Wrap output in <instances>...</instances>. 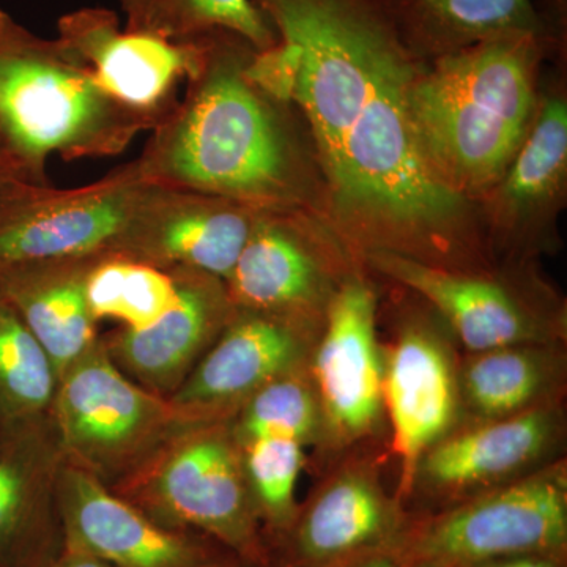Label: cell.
<instances>
[{"label":"cell","mask_w":567,"mask_h":567,"mask_svg":"<svg viewBox=\"0 0 567 567\" xmlns=\"http://www.w3.org/2000/svg\"><path fill=\"white\" fill-rule=\"evenodd\" d=\"M300 52L293 106L320 174L322 223L360 260L393 252L456 271L492 270L480 205L429 162L413 114L425 61L393 0H252Z\"/></svg>","instance_id":"6da1fadb"},{"label":"cell","mask_w":567,"mask_h":567,"mask_svg":"<svg viewBox=\"0 0 567 567\" xmlns=\"http://www.w3.org/2000/svg\"><path fill=\"white\" fill-rule=\"evenodd\" d=\"M196 40L200 61L185 81V96L134 159L142 178L322 221L319 174L290 104L246 76L257 51L230 32Z\"/></svg>","instance_id":"7a4b0ae2"},{"label":"cell","mask_w":567,"mask_h":567,"mask_svg":"<svg viewBox=\"0 0 567 567\" xmlns=\"http://www.w3.org/2000/svg\"><path fill=\"white\" fill-rule=\"evenodd\" d=\"M550 39L511 37L425 62L413 114L429 162L480 205L516 158L539 104L537 69Z\"/></svg>","instance_id":"3957f363"},{"label":"cell","mask_w":567,"mask_h":567,"mask_svg":"<svg viewBox=\"0 0 567 567\" xmlns=\"http://www.w3.org/2000/svg\"><path fill=\"white\" fill-rule=\"evenodd\" d=\"M153 128L69 44L41 39L0 9V144L21 181L48 185L52 153L66 162L121 155Z\"/></svg>","instance_id":"277c9868"},{"label":"cell","mask_w":567,"mask_h":567,"mask_svg":"<svg viewBox=\"0 0 567 567\" xmlns=\"http://www.w3.org/2000/svg\"><path fill=\"white\" fill-rule=\"evenodd\" d=\"M110 488L164 528L199 533L254 566L270 567L230 420L182 425Z\"/></svg>","instance_id":"5b68a950"},{"label":"cell","mask_w":567,"mask_h":567,"mask_svg":"<svg viewBox=\"0 0 567 567\" xmlns=\"http://www.w3.org/2000/svg\"><path fill=\"white\" fill-rule=\"evenodd\" d=\"M393 554L429 567H476L520 555L566 561V457L456 505L412 513Z\"/></svg>","instance_id":"8992f818"},{"label":"cell","mask_w":567,"mask_h":567,"mask_svg":"<svg viewBox=\"0 0 567 567\" xmlns=\"http://www.w3.org/2000/svg\"><path fill=\"white\" fill-rule=\"evenodd\" d=\"M365 270L415 293L450 328L464 352L516 344H566V303L532 262L456 271L393 252L360 257Z\"/></svg>","instance_id":"52a82bcc"},{"label":"cell","mask_w":567,"mask_h":567,"mask_svg":"<svg viewBox=\"0 0 567 567\" xmlns=\"http://www.w3.org/2000/svg\"><path fill=\"white\" fill-rule=\"evenodd\" d=\"M51 420L63 461L107 487L132 476L189 424L166 398L123 374L102 336L59 380Z\"/></svg>","instance_id":"ba28073f"},{"label":"cell","mask_w":567,"mask_h":567,"mask_svg":"<svg viewBox=\"0 0 567 567\" xmlns=\"http://www.w3.org/2000/svg\"><path fill=\"white\" fill-rule=\"evenodd\" d=\"M379 295L363 265L339 286L308 358L320 412L315 457L331 466L369 447L386 425Z\"/></svg>","instance_id":"9c48e42d"},{"label":"cell","mask_w":567,"mask_h":567,"mask_svg":"<svg viewBox=\"0 0 567 567\" xmlns=\"http://www.w3.org/2000/svg\"><path fill=\"white\" fill-rule=\"evenodd\" d=\"M358 265L311 213L260 212L224 284L235 309L276 317L319 339L334 293Z\"/></svg>","instance_id":"30bf717a"},{"label":"cell","mask_w":567,"mask_h":567,"mask_svg":"<svg viewBox=\"0 0 567 567\" xmlns=\"http://www.w3.org/2000/svg\"><path fill=\"white\" fill-rule=\"evenodd\" d=\"M148 185L136 162L74 189L10 178L0 186V270L118 254Z\"/></svg>","instance_id":"8fae6325"},{"label":"cell","mask_w":567,"mask_h":567,"mask_svg":"<svg viewBox=\"0 0 567 567\" xmlns=\"http://www.w3.org/2000/svg\"><path fill=\"white\" fill-rule=\"evenodd\" d=\"M412 513L383 486L372 446L328 468L268 547L270 567H357L393 551Z\"/></svg>","instance_id":"7c38bea8"},{"label":"cell","mask_w":567,"mask_h":567,"mask_svg":"<svg viewBox=\"0 0 567 567\" xmlns=\"http://www.w3.org/2000/svg\"><path fill=\"white\" fill-rule=\"evenodd\" d=\"M383 346V406L391 454L399 465L395 496L409 505L417 464L461 424L457 342L432 311H405Z\"/></svg>","instance_id":"4fadbf2b"},{"label":"cell","mask_w":567,"mask_h":567,"mask_svg":"<svg viewBox=\"0 0 567 567\" xmlns=\"http://www.w3.org/2000/svg\"><path fill=\"white\" fill-rule=\"evenodd\" d=\"M565 402L458 425L421 458L406 507L417 499L431 513L516 483L565 457Z\"/></svg>","instance_id":"5bb4252c"},{"label":"cell","mask_w":567,"mask_h":567,"mask_svg":"<svg viewBox=\"0 0 567 567\" xmlns=\"http://www.w3.org/2000/svg\"><path fill=\"white\" fill-rule=\"evenodd\" d=\"M567 193V103L539 99L535 121L502 181L480 200L491 251L498 262H532L558 244Z\"/></svg>","instance_id":"9a60e30c"},{"label":"cell","mask_w":567,"mask_h":567,"mask_svg":"<svg viewBox=\"0 0 567 567\" xmlns=\"http://www.w3.org/2000/svg\"><path fill=\"white\" fill-rule=\"evenodd\" d=\"M262 210L151 183L117 256L162 270L203 271L226 281Z\"/></svg>","instance_id":"2e32d148"},{"label":"cell","mask_w":567,"mask_h":567,"mask_svg":"<svg viewBox=\"0 0 567 567\" xmlns=\"http://www.w3.org/2000/svg\"><path fill=\"white\" fill-rule=\"evenodd\" d=\"M58 503L65 547L118 567H203L230 554L210 537L164 528L80 466L63 461Z\"/></svg>","instance_id":"e0dca14e"},{"label":"cell","mask_w":567,"mask_h":567,"mask_svg":"<svg viewBox=\"0 0 567 567\" xmlns=\"http://www.w3.org/2000/svg\"><path fill=\"white\" fill-rule=\"evenodd\" d=\"M316 341L276 317L235 309L223 333L167 401L185 423L230 420L257 390L308 363Z\"/></svg>","instance_id":"ac0fdd59"},{"label":"cell","mask_w":567,"mask_h":567,"mask_svg":"<svg viewBox=\"0 0 567 567\" xmlns=\"http://www.w3.org/2000/svg\"><path fill=\"white\" fill-rule=\"evenodd\" d=\"M59 40L91 66L125 106L156 126L177 107V87L200 61L199 41H167L121 29L114 11L80 9L58 22Z\"/></svg>","instance_id":"d6986e66"},{"label":"cell","mask_w":567,"mask_h":567,"mask_svg":"<svg viewBox=\"0 0 567 567\" xmlns=\"http://www.w3.org/2000/svg\"><path fill=\"white\" fill-rule=\"evenodd\" d=\"M169 271L177 282L173 308L147 327H118L102 336L123 374L166 399L188 379L235 311L223 279L186 268Z\"/></svg>","instance_id":"ffe728a7"},{"label":"cell","mask_w":567,"mask_h":567,"mask_svg":"<svg viewBox=\"0 0 567 567\" xmlns=\"http://www.w3.org/2000/svg\"><path fill=\"white\" fill-rule=\"evenodd\" d=\"M54 425L0 432V567H48L65 548Z\"/></svg>","instance_id":"44dd1931"},{"label":"cell","mask_w":567,"mask_h":567,"mask_svg":"<svg viewBox=\"0 0 567 567\" xmlns=\"http://www.w3.org/2000/svg\"><path fill=\"white\" fill-rule=\"evenodd\" d=\"M566 344H516L458 357L461 424L487 423L565 402Z\"/></svg>","instance_id":"7402d4cb"},{"label":"cell","mask_w":567,"mask_h":567,"mask_svg":"<svg viewBox=\"0 0 567 567\" xmlns=\"http://www.w3.org/2000/svg\"><path fill=\"white\" fill-rule=\"evenodd\" d=\"M93 260L21 264L0 270V297L39 339L59 377L100 341L99 322L85 295V276Z\"/></svg>","instance_id":"603a6c76"},{"label":"cell","mask_w":567,"mask_h":567,"mask_svg":"<svg viewBox=\"0 0 567 567\" xmlns=\"http://www.w3.org/2000/svg\"><path fill=\"white\" fill-rule=\"evenodd\" d=\"M399 28L423 61L511 37L550 39L532 0H393Z\"/></svg>","instance_id":"cb8c5ba5"},{"label":"cell","mask_w":567,"mask_h":567,"mask_svg":"<svg viewBox=\"0 0 567 567\" xmlns=\"http://www.w3.org/2000/svg\"><path fill=\"white\" fill-rule=\"evenodd\" d=\"M59 380L50 354L0 297V432L50 424Z\"/></svg>","instance_id":"d4e9b609"},{"label":"cell","mask_w":567,"mask_h":567,"mask_svg":"<svg viewBox=\"0 0 567 567\" xmlns=\"http://www.w3.org/2000/svg\"><path fill=\"white\" fill-rule=\"evenodd\" d=\"M126 32L175 43L230 32L257 52L279 43L278 33L252 0H121Z\"/></svg>","instance_id":"484cf974"},{"label":"cell","mask_w":567,"mask_h":567,"mask_svg":"<svg viewBox=\"0 0 567 567\" xmlns=\"http://www.w3.org/2000/svg\"><path fill=\"white\" fill-rule=\"evenodd\" d=\"M85 295L96 322L115 320L122 328H144L155 322L177 300L173 271L130 257H99L85 276Z\"/></svg>","instance_id":"4316f807"},{"label":"cell","mask_w":567,"mask_h":567,"mask_svg":"<svg viewBox=\"0 0 567 567\" xmlns=\"http://www.w3.org/2000/svg\"><path fill=\"white\" fill-rule=\"evenodd\" d=\"M230 427L240 446L278 436L315 447L319 440L320 412L308 363L276 377L257 390L230 417Z\"/></svg>","instance_id":"83f0119b"},{"label":"cell","mask_w":567,"mask_h":567,"mask_svg":"<svg viewBox=\"0 0 567 567\" xmlns=\"http://www.w3.org/2000/svg\"><path fill=\"white\" fill-rule=\"evenodd\" d=\"M240 447L246 483L262 525L265 543L270 547L290 527L297 514L295 491L308 464L306 447L295 440L278 436L254 440Z\"/></svg>","instance_id":"f1b7e54d"},{"label":"cell","mask_w":567,"mask_h":567,"mask_svg":"<svg viewBox=\"0 0 567 567\" xmlns=\"http://www.w3.org/2000/svg\"><path fill=\"white\" fill-rule=\"evenodd\" d=\"M298 69L300 52L293 44L279 40L270 50L254 52L251 61L246 65V76L271 99L293 106Z\"/></svg>","instance_id":"f546056e"},{"label":"cell","mask_w":567,"mask_h":567,"mask_svg":"<svg viewBox=\"0 0 567 567\" xmlns=\"http://www.w3.org/2000/svg\"><path fill=\"white\" fill-rule=\"evenodd\" d=\"M48 567H118L78 548L65 547L55 561Z\"/></svg>","instance_id":"4dcf8cb0"},{"label":"cell","mask_w":567,"mask_h":567,"mask_svg":"<svg viewBox=\"0 0 567 567\" xmlns=\"http://www.w3.org/2000/svg\"><path fill=\"white\" fill-rule=\"evenodd\" d=\"M565 563L561 559L544 557V555H520V557L494 559L476 567H563Z\"/></svg>","instance_id":"1f68e13d"},{"label":"cell","mask_w":567,"mask_h":567,"mask_svg":"<svg viewBox=\"0 0 567 567\" xmlns=\"http://www.w3.org/2000/svg\"><path fill=\"white\" fill-rule=\"evenodd\" d=\"M357 567H429L424 565H417V563L406 561V559L398 557L393 551L388 554L379 555V557L368 559L363 565Z\"/></svg>","instance_id":"d6a6232c"},{"label":"cell","mask_w":567,"mask_h":567,"mask_svg":"<svg viewBox=\"0 0 567 567\" xmlns=\"http://www.w3.org/2000/svg\"><path fill=\"white\" fill-rule=\"evenodd\" d=\"M10 178H20V174H18L17 167H14L13 162H11L9 153H7L3 145L0 144V186L7 181H10Z\"/></svg>","instance_id":"836d02e7"},{"label":"cell","mask_w":567,"mask_h":567,"mask_svg":"<svg viewBox=\"0 0 567 567\" xmlns=\"http://www.w3.org/2000/svg\"><path fill=\"white\" fill-rule=\"evenodd\" d=\"M203 567H257L251 563L245 561V559L238 558L237 555L226 554L224 557L215 559V561L208 563Z\"/></svg>","instance_id":"e575fe53"},{"label":"cell","mask_w":567,"mask_h":567,"mask_svg":"<svg viewBox=\"0 0 567 567\" xmlns=\"http://www.w3.org/2000/svg\"><path fill=\"white\" fill-rule=\"evenodd\" d=\"M550 2H554L555 6L558 7V10H561L563 7H565V0H550Z\"/></svg>","instance_id":"d590c367"}]
</instances>
